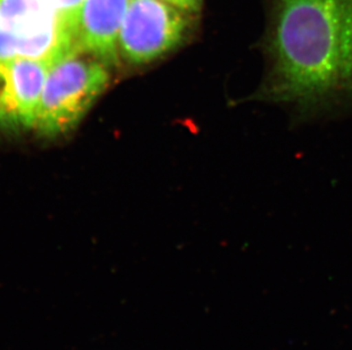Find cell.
Wrapping results in <instances>:
<instances>
[{"instance_id": "cell-1", "label": "cell", "mask_w": 352, "mask_h": 350, "mask_svg": "<svg viewBox=\"0 0 352 350\" xmlns=\"http://www.w3.org/2000/svg\"><path fill=\"white\" fill-rule=\"evenodd\" d=\"M265 95L319 103L352 93V0H274Z\"/></svg>"}, {"instance_id": "cell-2", "label": "cell", "mask_w": 352, "mask_h": 350, "mask_svg": "<svg viewBox=\"0 0 352 350\" xmlns=\"http://www.w3.org/2000/svg\"><path fill=\"white\" fill-rule=\"evenodd\" d=\"M109 81L107 64L81 48L60 57L47 74L34 130L43 136L56 137L74 129Z\"/></svg>"}, {"instance_id": "cell-3", "label": "cell", "mask_w": 352, "mask_h": 350, "mask_svg": "<svg viewBox=\"0 0 352 350\" xmlns=\"http://www.w3.org/2000/svg\"><path fill=\"white\" fill-rule=\"evenodd\" d=\"M78 48L76 31L50 0H0V63L34 58L53 64Z\"/></svg>"}, {"instance_id": "cell-4", "label": "cell", "mask_w": 352, "mask_h": 350, "mask_svg": "<svg viewBox=\"0 0 352 350\" xmlns=\"http://www.w3.org/2000/svg\"><path fill=\"white\" fill-rule=\"evenodd\" d=\"M190 15L166 0H130L120 30V56L136 65L162 57L186 36Z\"/></svg>"}, {"instance_id": "cell-5", "label": "cell", "mask_w": 352, "mask_h": 350, "mask_svg": "<svg viewBox=\"0 0 352 350\" xmlns=\"http://www.w3.org/2000/svg\"><path fill=\"white\" fill-rule=\"evenodd\" d=\"M50 65L34 58L0 63V128L12 131L34 129Z\"/></svg>"}, {"instance_id": "cell-6", "label": "cell", "mask_w": 352, "mask_h": 350, "mask_svg": "<svg viewBox=\"0 0 352 350\" xmlns=\"http://www.w3.org/2000/svg\"><path fill=\"white\" fill-rule=\"evenodd\" d=\"M130 0H85L77 21L80 48L107 64L119 60V34Z\"/></svg>"}, {"instance_id": "cell-7", "label": "cell", "mask_w": 352, "mask_h": 350, "mask_svg": "<svg viewBox=\"0 0 352 350\" xmlns=\"http://www.w3.org/2000/svg\"><path fill=\"white\" fill-rule=\"evenodd\" d=\"M55 10L60 14V16L74 27L77 29L78 16L85 0H50ZM77 36V34H76Z\"/></svg>"}, {"instance_id": "cell-8", "label": "cell", "mask_w": 352, "mask_h": 350, "mask_svg": "<svg viewBox=\"0 0 352 350\" xmlns=\"http://www.w3.org/2000/svg\"><path fill=\"white\" fill-rule=\"evenodd\" d=\"M166 1L190 14L199 12L202 5V0H166Z\"/></svg>"}]
</instances>
